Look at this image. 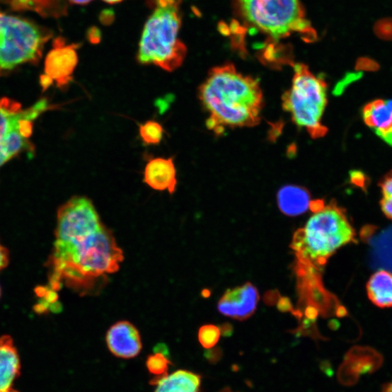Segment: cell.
I'll return each instance as SVG.
<instances>
[{"instance_id": "cell-21", "label": "cell", "mask_w": 392, "mask_h": 392, "mask_svg": "<svg viewBox=\"0 0 392 392\" xmlns=\"http://www.w3.org/2000/svg\"><path fill=\"white\" fill-rule=\"evenodd\" d=\"M383 195L381 207L384 214L392 220V171L385 175L380 183Z\"/></svg>"}, {"instance_id": "cell-22", "label": "cell", "mask_w": 392, "mask_h": 392, "mask_svg": "<svg viewBox=\"0 0 392 392\" xmlns=\"http://www.w3.org/2000/svg\"><path fill=\"white\" fill-rule=\"evenodd\" d=\"M221 337L219 327L214 325H205L199 330V341L202 346L207 350L214 347Z\"/></svg>"}, {"instance_id": "cell-18", "label": "cell", "mask_w": 392, "mask_h": 392, "mask_svg": "<svg viewBox=\"0 0 392 392\" xmlns=\"http://www.w3.org/2000/svg\"><path fill=\"white\" fill-rule=\"evenodd\" d=\"M16 11H30L45 17L59 18L67 13L65 0H3Z\"/></svg>"}, {"instance_id": "cell-2", "label": "cell", "mask_w": 392, "mask_h": 392, "mask_svg": "<svg viewBox=\"0 0 392 392\" xmlns=\"http://www.w3.org/2000/svg\"><path fill=\"white\" fill-rule=\"evenodd\" d=\"M199 98L209 113L207 127L217 134L226 127H251L260 122L263 95L259 81L238 73L233 64L211 69Z\"/></svg>"}, {"instance_id": "cell-24", "label": "cell", "mask_w": 392, "mask_h": 392, "mask_svg": "<svg viewBox=\"0 0 392 392\" xmlns=\"http://www.w3.org/2000/svg\"><path fill=\"white\" fill-rule=\"evenodd\" d=\"M379 69V63L370 58H360L356 64V69L358 71H377Z\"/></svg>"}, {"instance_id": "cell-15", "label": "cell", "mask_w": 392, "mask_h": 392, "mask_svg": "<svg viewBox=\"0 0 392 392\" xmlns=\"http://www.w3.org/2000/svg\"><path fill=\"white\" fill-rule=\"evenodd\" d=\"M277 200L279 210L290 217L304 214L309 209L311 202L309 191L296 185H287L279 189Z\"/></svg>"}, {"instance_id": "cell-4", "label": "cell", "mask_w": 392, "mask_h": 392, "mask_svg": "<svg viewBox=\"0 0 392 392\" xmlns=\"http://www.w3.org/2000/svg\"><path fill=\"white\" fill-rule=\"evenodd\" d=\"M179 4L157 6L147 21L139 42L138 62L172 72L183 64L186 46L178 39L181 25Z\"/></svg>"}, {"instance_id": "cell-38", "label": "cell", "mask_w": 392, "mask_h": 392, "mask_svg": "<svg viewBox=\"0 0 392 392\" xmlns=\"http://www.w3.org/2000/svg\"><path fill=\"white\" fill-rule=\"evenodd\" d=\"M154 352L161 353L167 357H169V349L164 344H158L154 347Z\"/></svg>"}, {"instance_id": "cell-10", "label": "cell", "mask_w": 392, "mask_h": 392, "mask_svg": "<svg viewBox=\"0 0 392 392\" xmlns=\"http://www.w3.org/2000/svg\"><path fill=\"white\" fill-rule=\"evenodd\" d=\"M105 342L112 354L123 359L135 357L143 348L139 330L126 321H119L109 328Z\"/></svg>"}, {"instance_id": "cell-37", "label": "cell", "mask_w": 392, "mask_h": 392, "mask_svg": "<svg viewBox=\"0 0 392 392\" xmlns=\"http://www.w3.org/2000/svg\"><path fill=\"white\" fill-rule=\"evenodd\" d=\"M221 334L225 337H229L233 333V328L229 323L223 324L219 327Z\"/></svg>"}, {"instance_id": "cell-19", "label": "cell", "mask_w": 392, "mask_h": 392, "mask_svg": "<svg viewBox=\"0 0 392 392\" xmlns=\"http://www.w3.org/2000/svg\"><path fill=\"white\" fill-rule=\"evenodd\" d=\"M164 130L162 125L154 120L148 121L139 127V134L147 146H156L161 143Z\"/></svg>"}, {"instance_id": "cell-34", "label": "cell", "mask_w": 392, "mask_h": 392, "mask_svg": "<svg viewBox=\"0 0 392 392\" xmlns=\"http://www.w3.org/2000/svg\"><path fill=\"white\" fill-rule=\"evenodd\" d=\"M325 204L323 200H315L311 201L310 204L309 209L313 212L316 213L320 211H321L324 207Z\"/></svg>"}, {"instance_id": "cell-29", "label": "cell", "mask_w": 392, "mask_h": 392, "mask_svg": "<svg viewBox=\"0 0 392 392\" xmlns=\"http://www.w3.org/2000/svg\"><path fill=\"white\" fill-rule=\"evenodd\" d=\"M10 262L8 250L0 243V272L6 268Z\"/></svg>"}, {"instance_id": "cell-16", "label": "cell", "mask_w": 392, "mask_h": 392, "mask_svg": "<svg viewBox=\"0 0 392 392\" xmlns=\"http://www.w3.org/2000/svg\"><path fill=\"white\" fill-rule=\"evenodd\" d=\"M23 111L18 102L7 98L0 99V166L9 161L6 152L7 139L21 118Z\"/></svg>"}, {"instance_id": "cell-11", "label": "cell", "mask_w": 392, "mask_h": 392, "mask_svg": "<svg viewBox=\"0 0 392 392\" xmlns=\"http://www.w3.org/2000/svg\"><path fill=\"white\" fill-rule=\"evenodd\" d=\"M21 371V359L10 335L0 338V392H18L16 383Z\"/></svg>"}, {"instance_id": "cell-28", "label": "cell", "mask_w": 392, "mask_h": 392, "mask_svg": "<svg viewBox=\"0 0 392 392\" xmlns=\"http://www.w3.org/2000/svg\"><path fill=\"white\" fill-rule=\"evenodd\" d=\"M277 52L276 47L273 44H270L265 47L263 59L269 63L275 62L277 59Z\"/></svg>"}, {"instance_id": "cell-17", "label": "cell", "mask_w": 392, "mask_h": 392, "mask_svg": "<svg viewBox=\"0 0 392 392\" xmlns=\"http://www.w3.org/2000/svg\"><path fill=\"white\" fill-rule=\"evenodd\" d=\"M371 301L379 308L392 307V273L381 270L371 275L367 286Z\"/></svg>"}, {"instance_id": "cell-42", "label": "cell", "mask_w": 392, "mask_h": 392, "mask_svg": "<svg viewBox=\"0 0 392 392\" xmlns=\"http://www.w3.org/2000/svg\"><path fill=\"white\" fill-rule=\"evenodd\" d=\"M385 392H392V381L388 385Z\"/></svg>"}, {"instance_id": "cell-14", "label": "cell", "mask_w": 392, "mask_h": 392, "mask_svg": "<svg viewBox=\"0 0 392 392\" xmlns=\"http://www.w3.org/2000/svg\"><path fill=\"white\" fill-rule=\"evenodd\" d=\"M151 384L157 385L155 392H200L202 376L180 370L171 375L155 377Z\"/></svg>"}, {"instance_id": "cell-40", "label": "cell", "mask_w": 392, "mask_h": 392, "mask_svg": "<svg viewBox=\"0 0 392 392\" xmlns=\"http://www.w3.org/2000/svg\"><path fill=\"white\" fill-rule=\"evenodd\" d=\"M104 2L109 4H115L122 1V0H103Z\"/></svg>"}, {"instance_id": "cell-41", "label": "cell", "mask_w": 392, "mask_h": 392, "mask_svg": "<svg viewBox=\"0 0 392 392\" xmlns=\"http://www.w3.org/2000/svg\"><path fill=\"white\" fill-rule=\"evenodd\" d=\"M218 392H233V391H232L231 388L226 387V388H224L221 389Z\"/></svg>"}, {"instance_id": "cell-39", "label": "cell", "mask_w": 392, "mask_h": 392, "mask_svg": "<svg viewBox=\"0 0 392 392\" xmlns=\"http://www.w3.org/2000/svg\"><path fill=\"white\" fill-rule=\"evenodd\" d=\"M69 1L72 4L83 6L88 4L93 0H69Z\"/></svg>"}, {"instance_id": "cell-36", "label": "cell", "mask_w": 392, "mask_h": 392, "mask_svg": "<svg viewBox=\"0 0 392 392\" xmlns=\"http://www.w3.org/2000/svg\"><path fill=\"white\" fill-rule=\"evenodd\" d=\"M218 31L224 36H230L231 34L229 26L223 21L219 22L218 24Z\"/></svg>"}, {"instance_id": "cell-7", "label": "cell", "mask_w": 392, "mask_h": 392, "mask_svg": "<svg viewBox=\"0 0 392 392\" xmlns=\"http://www.w3.org/2000/svg\"><path fill=\"white\" fill-rule=\"evenodd\" d=\"M246 19L272 38L289 35L291 25L304 17L299 0H239Z\"/></svg>"}, {"instance_id": "cell-5", "label": "cell", "mask_w": 392, "mask_h": 392, "mask_svg": "<svg viewBox=\"0 0 392 392\" xmlns=\"http://www.w3.org/2000/svg\"><path fill=\"white\" fill-rule=\"evenodd\" d=\"M283 106L294 122L314 138L324 137L328 129L322 124L327 105V85L301 64L294 65L292 88L282 98Z\"/></svg>"}, {"instance_id": "cell-26", "label": "cell", "mask_w": 392, "mask_h": 392, "mask_svg": "<svg viewBox=\"0 0 392 392\" xmlns=\"http://www.w3.org/2000/svg\"><path fill=\"white\" fill-rule=\"evenodd\" d=\"M311 30V23L304 18L296 19L290 26V30L305 33Z\"/></svg>"}, {"instance_id": "cell-25", "label": "cell", "mask_w": 392, "mask_h": 392, "mask_svg": "<svg viewBox=\"0 0 392 392\" xmlns=\"http://www.w3.org/2000/svg\"><path fill=\"white\" fill-rule=\"evenodd\" d=\"M351 183L364 190H366L369 183L368 177L360 171H354L350 173Z\"/></svg>"}, {"instance_id": "cell-9", "label": "cell", "mask_w": 392, "mask_h": 392, "mask_svg": "<svg viewBox=\"0 0 392 392\" xmlns=\"http://www.w3.org/2000/svg\"><path fill=\"white\" fill-rule=\"evenodd\" d=\"M260 300L258 289L250 283L227 290L219 299L217 308L223 316L246 321L256 312Z\"/></svg>"}, {"instance_id": "cell-13", "label": "cell", "mask_w": 392, "mask_h": 392, "mask_svg": "<svg viewBox=\"0 0 392 392\" xmlns=\"http://www.w3.org/2000/svg\"><path fill=\"white\" fill-rule=\"evenodd\" d=\"M364 122L392 146V100H375L362 108Z\"/></svg>"}, {"instance_id": "cell-6", "label": "cell", "mask_w": 392, "mask_h": 392, "mask_svg": "<svg viewBox=\"0 0 392 392\" xmlns=\"http://www.w3.org/2000/svg\"><path fill=\"white\" fill-rule=\"evenodd\" d=\"M52 33L18 16L0 11V74L37 63Z\"/></svg>"}, {"instance_id": "cell-35", "label": "cell", "mask_w": 392, "mask_h": 392, "mask_svg": "<svg viewBox=\"0 0 392 392\" xmlns=\"http://www.w3.org/2000/svg\"><path fill=\"white\" fill-rule=\"evenodd\" d=\"M53 83V80L46 74L40 76V85L43 91L47 90Z\"/></svg>"}, {"instance_id": "cell-8", "label": "cell", "mask_w": 392, "mask_h": 392, "mask_svg": "<svg viewBox=\"0 0 392 392\" xmlns=\"http://www.w3.org/2000/svg\"><path fill=\"white\" fill-rule=\"evenodd\" d=\"M79 45H67L62 38L55 39L45 61V74L57 83L60 88L67 87L78 64Z\"/></svg>"}, {"instance_id": "cell-32", "label": "cell", "mask_w": 392, "mask_h": 392, "mask_svg": "<svg viewBox=\"0 0 392 392\" xmlns=\"http://www.w3.org/2000/svg\"><path fill=\"white\" fill-rule=\"evenodd\" d=\"M231 33L234 35H245L247 30L243 26H241L239 22L236 20H233L229 26Z\"/></svg>"}, {"instance_id": "cell-12", "label": "cell", "mask_w": 392, "mask_h": 392, "mask_svg": "<svg viewBox=\"0 0 392 392\" xmlns=\"http://www.w3.org/2000/svg\"><path fill=\"white\" fill-rule=\"evenodd\" d=\"M144 182L154 190L173 194L178 185L173 158L157 157L149 160L145 167Z\"/></svg>"}, {"instance_id": "cell-31", "label": "cell", "mask_w": 392, "mask_h": 392, "mask_svg": "<svg viewBox=\"0 0 392 392\" xmlns=\"http://www.w3.org/2000/svg\"><path fill=\"white\" fill-rule=\"evenodd\" d=\"M99 19L103 25H108L111 24L115 19L114 11L112 9L104 10L101 12Z\"/></svg>"}, {"instance_id": "cell-3", "label": "cell", "mask_w": 392, "mask_h": 392, "mask_svg": "<svg viewBox=\"0 0 392 392\" xmlns=\"http://www.w3.org/2000/svg\"><path fill=\"white\" fill-rule=\"evenodd\" d=\"M357 243L356 233L346 212L332 201L294 234L292 248L297 262L318 270L344 246Z\"/></svg>"}, {"instance_id": "cell-30", "label": "cell", "mask_w": 392, "mask_h": 392, "mask_svg": "<svg viewBox=\"0 0 392 392\" xmlns=\"http://www.w3.org/2000/svg\"><path fill=\"white\" fill-rule=\"evenodd\" d=\"M87 38L92 44H98L101 40L102 34L98 27L93 26L88 30Z\"/></svg>"}, {"instance_id": "cell-20", "label": "cell", "mask_w": 392, "mask_h": 392, "mask_svg": "<svg viewBox=\"0 0 392 392\" xmlns=\"http://www.w3.org/2000/svg\"><path fill=\"white\" fill-rule=\"evenodd\" d=\"M171 364L169 357L158 352L149 355L146 360V367L149 371L155 375L156 377L168 375V369H169V366Z\"/></svg>"}, {"instance_id": "cell-1", "label": "cell", "mask_w": 392, "mask_h": 392, "mask_svg": "<svg viewBox=\"0 0 392 392\" xmlns=\"http://www.w3.org/2000/svg\"><path fill=\"white\" fill-rule=\"evenodd\" d=\"M123 250L101 221L91 200L75 196L58 211L49 282L53 291L64 286L81 295L99 290L107 275L117 272Z\"/></svg>"}, {"instance_id": "cell-27", "label": "cell", "mask_w": 392, "mask_h": 392, "mask_svg": "<svg viewBox=\"0 0 392 392\" xmlns=\"http://www.w3.org/2000/svg\"><path fill=\"white\" fill-rule=\"evenodd\" d=\"M223 356L222 350L220 348H211L204 352V357L211 364H217Z\"/></svg>"}, {"instance_id": "cell-43", "label": "cell", "mask_w": 392, "mask_h": 392, "mask_svg": "<svg viewBox=\"0 0 392 392\" xmlns=\"http://www.w3.org/2000/svg\"><path fill=\"white\" fill-rule=\"evenodd\" d=\"M0 296H1V289H0Z\"/></svg>"}, {"instance_id": "cell-33", "label": "cell", "mask_w": 392, "mask_h": 392, "mask_svg": "<svg viewBox=\"0 0 392 392\" xmlns=\"http://www.w3.org/2000/svg\"><path fill=\"white\" fill-rule=\"evenodd\" d=\"M292 304L288 298H281L278 301V309L282 312H288L292 311Z\"/></svg>"}, {"instance_id": "cell-23", "label": "cell", "mask_w": 392, "mask_h": 392, "mask_svg": "<svg viewBox=\"0 0 392 392\" xmlns=\"http://www.w3.org/2000/svg\"><path fill=\"white\" fill-rule=\"evenodd\" d=\"M376 35L381 40L392 41V18L378 21L374 27Z\"/></svg>"}]
</instances>
